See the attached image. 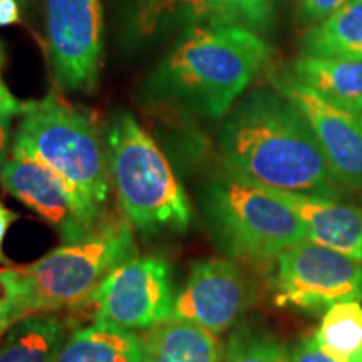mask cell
I'll list each match as a JSON object with an SVG mask.
<instances>
[{
	"mask_svg": "<svg viewBox=\"0 0 362 362\" xmlns=\"http://www.w3.org/2000/svg\"><path fill=\"white\" fill-rule=\"evenodd\" d=\"M225 170L262 187L337 198L346 192L300 111L277 89H257L216 134Z\"/></svg>",
	"mask_w": 362,
	"mask_h": 362,
	"instance_id": "6da1fadb",
	"label": "cell"
},
{
	"mask_svg": "<svg viewBox=\"0 0 362 362\" xmlns=\"http://www.w3.org/2000/svg\"><path fill=\"white\" fill-rule=\"evenodd\" d=\"M272 49L242 27L193 25L144 84L151 103L218 119L270 64Z\"/></svg>",
	"mask_w": 362,
	"mask_h": 362,
	"instance_id": "7a4b0ae2",
	"label": "cell"
},
{
	"mask_svg": "<svg viewBox=\"0 0 362 362\" xmlns=\"http://www.w3.org/2000/svg\"><path fill=\"white\" fill-rule=\"evenodd\" d=\"M12 143V158L42 163L103 215L110 198V170L96 119L56 94L25 103Z\"/></svg>",
	"mask_w": 362,
	"mask_h": 362,
	"instance_id": "3957f363",
	"label": "cell"
},
{
	"mask_svg": "<svg viewBox=\"0 0 362 362\" xmlns=\"http://www.w3.org/2000/svg\"><path fill=\"white\" fill-rule=\"evenodd\" d=\"M110 178L126 218L144 235L183 233L192 208L170 161L131 112H116L106 136Z\"/></svg>",
	"mask_w": 362,
	"mask_h": 362,
	"instance_id": "277c9868",
	"label": "cell"
},
{
	"mask_svg": "<svg viewBox=\"0 0 362 362\" xmlns=\"http://www.w3.org/2000/svg\"><path fill=\"white\" fill-rule=\"evenodd\" d=\"M203 208L220 250L245 264H272L307 238L305 225L274 188L228 170L206 185Z\"/></svg>",
	"mask_w": 362,
	"mask_h": 362,
	"instance_id": "5b68a950",
	"label": "cell"
},
{
	"mask_svg": "<svg viewBox=\"0 0 362 362\" xmlns=\"http://www.w3.org/2000/svg\"><path fill=\"white\" fill-rule=\"evenodd\" d=\"M131 226L128 220H103L79 242L64 243L34 264L17 267L27 315L83 304L116 267L136 255Z\"/></svg>",
	"mask_w": 362,
	"mask_h": 362,
	"instance_id": "8992f818",
	"label": "cell"
},
{
	"mask_svg": "<svg viewBox=\"0 0 362 362\" xmlns=\"http://www.w3.org/2000/svg\"><path fill=\"white\" fill-rule=\"evenodd\" d=\"M275 305L322 312L362 300V262L305 238L275 260L272 275Z\"/></svg>",
	"mask_w": 362,
	"mask_h": 362,
	"instance_id": "52a82bcc",
	"label": "cell"
},
{
	"mask_svg": "<svg viewBox=\"0 0 362 362\" xmlns=\"http://www.w3.org/2000/svg\"><path fill=\"white\" fill-rule=\"evenodd\" d=\"M173 304L168 264L160 257H133L116 267L79 307L94 324L134 332L170 320Z\"/></svg>",
	"mask_w": 362,
	"mask_h": 362,
	"instance_id": "ba28073f",
	"label": "cell"
},
{
	"mask_svg": "<svg viewBox=\"0 0 362 362\" xmlns=\"http://www.w3.org/2000/svg\"><path fill=\"white\" fill-rule=\"evenodd\" d=\"M47 45L52 74L67 90L93 93L103 61L99 0H47Z\"/></svg>",
	"mask_w": 362,
	"mask_h": 362,
	"instance_id": "9c48e42d",
	"label": "cell"
},
{
	"mask_svg": "<svg viewBox=\"0 0 362 362\" xmlns=\"http://www.w3.org/2000/svg\"><path fill=\"white\" fill-rule=\"evenodd\" d=\"M257 293L242 269L228 259H206L192 267L189 277L175 297L171 319L225 332L242 319Z\"/></svg>",
	"mask_w": 362,
	"mask_h": 362,
	"instance_id": "30bf717a",
	"label": "cell"
},
{
	"mask_svg": "<svg viewBox=\"0 0 362 362\" xmlns=\"http://www.w3.org/2000/svg\"><path fill=\"white\" fill-rule=\"evenodd\" d=\"M0 185L52 225L64 243L86 238L103 221V215L89 210L61 176L39 161L12 158L0 170Z\"/></svg>",
	"mask_w": 362,
	"mask_h": 362,
	"instance_id": "8fae6325",
	"label": "cell"
},
{
	"mask_svg": "<svg viewBox=\"0 0 362 362\" xmlns=\"http://www.w3.org/2000/svg\"><path fill=\"white\" fill-rule=\"evenodd\" d=\"M270 83L304 115L342 187L362 188L361 117L324 101L288 74H270Z\"/></svg>",
	"mask_w": 362,
	"mask_h": 362,
	"instance_id": "7c38bea8",
	"label": "cell"
},
{
	"mask_svg": "<svg viewBox=\"0 0 362 362\" xmlns=\"http://www.w3.org/2000/svg\"><path fill=\"white\" fill-rule=\"evenodd\" d=\"M275 0H139V29H156L163 21L189 25L242 27L264 34L274 24Z\"/></svg>",
	"mask_w": 362,
	"mask_h": 362,
	"instance_id": "4fadbf2b",
	"label": "cell"
},
{
	"mask_svg": "<svg viewBox=\"0 0 362 362\" xmlns=\"http://www.w3.org/2000/svg\"><path fill=\"white\" fill-rule=\"evenodd\" d=\"M307 228V238L362 262V210L337 198L275 189Z\"/></svg>",
	"mask_w": 362,
	"mask_h": 362,
	"instance_id": "5bb4252c",
	"label": "cell"
},
{
	"mask_svg": "<svg viewBox=\"0 0 362 362\" xmlns=\"http://www.w3.org/2000/svg\"><path fill=\"white\" fill-rule=\"evenodd\" d=\"M287 74L339 110L362 115V61L302 56Z\"/></svg>",
	"mask_w": 362,
	"mask_h": 362,
	"instance_id": "9a60e30c",
	"label": "cell"
},
{
	"mask_svg": "<svg viewBox=\"0 0 362 362\" xmlns=\"http://www.w3.org/2000/svg\"><path fill=\"white\" fill-rule=\"evenodd\" d=\"M141 346L143 362H223L216 334L178 319L144 330Z\"/></svg>",
	"mask_w": 362,
	"mask_h": 362,
	"instance_id": "2e32d148",
	"label": "cell"
},
{
	"mask_svg": "<svg viewBox=\"0 0 362 362\" xmlns=\"http://www.w3.org/2000/svg\"><path fill=\"white\" fill-rule=\"evenodd\" d=\"M56 362H143L141 336L107 324L76 330Z\"/></svg>",
	"mask_w": 362,
	"mask_h": 362,
	"instance_id": "e0dca14e",
	"label": "cell"
},
{
	"mask_svg": "<svg viewBox=\"0 0 362 362\" xmlns=\"http://www.w3.org/2000/svg\"><path fill=\"white\" fill-rule=\"evenodd\" d=\"M302 56L362 61V0H349L302 39Z\"/></svg>",
	"mask_w": 362,
	"mask_h": 362,
	"instance_id": "ac0fdd59",
	"label": "cell"
},
{
	"mask_svg": "<svg viewBox=\"0 0 362 362\" xmlns=\"http://www.w3.org/2000/svg\"><path fill=\"white\" fill-rule=\"evenodd\" d=\"M66 332L57 317H25L8 329L0 346V362H56L66 344Z\"/></svg>",
	"mask_w": 362,
	"mask_h": 362,
	"instance_id": "d6986e66",
	"label": "cell"
},
{
	"mask_svg": "<svg viewBox=\"0 0 362 362\" xmlns=\"http://www.w3.org/2000/svg\"><path fill=\"white\" fill-rule=\"evenodd\" d=\"M317 346L337 362L362 359V305L357 300L329 307L314 334Z\"/></svg>",
	"mask_w": 362,
	"mask_h": 362,
	"instance_id": "ffe728a7",
	"label": "cell"
},
{
	"mask_svg": "<svg viewBox=\"0 0 362 362\" xmlns=\"http://www.w3.org/2000/svg\"><path fill=\"white\" fill-rule=\"evenodd\" d=\"M223 362H292V356L269 330L242 324L226 341Z\"/></svg>",
	"mask_w": 362,
	"mask_h": 362,
	"instance_id": "44dd1931",
	"label": "cell"
},
{
	"mask_svg": "<svg viewBox=\"0 0 362 362\" xmlns=\"http://www.w3.org/2000/svg\"><path fill=\"white\" fill-rule=\"evenodd\" d=\"M25 288L17 269H0V324L12 327L25 319Z\"/></svg>",
	"mask_w": 362,
	"mask_h": 362,
	"instance_id": "7402d4cb",
	"label": "cell"
},
{
	"mask_svg": "<svg viewBox=\"0 0 362 362\" xmlns=\"http://www.w3.org/2000/svg\"><path fill=\"white\" fill-rule=\"evenodd\" d=\"M292 362H337L320 351L314 336L302 337L291 349Z\"/></svg>",
	"mask_w": 362,
	"mask_h": 362,
	"instance_id": "603a6c76",
	"label": "cell"
},
{
	"mask_svg": "<svg viewBox=\"0 0 362 362\" xmlns=\"http://www.w3.org/2000/svg\"><path fill=\"white\" fill-rule=\"evenodd\" d=\"M2 64H4V51L2 45H0V119L8 121L13 116H21L24 112V106L25 103H21L13 94L11 93V89L7 88L6 83L2 79Z\"/></svg>",
	"mask_w": 362,
	"mask_h": 362,
	"instance_id": "cb8c5ba5",
	"label": "cell"
},
{
	"mask_svg": "<svg viewBox=\"0 0 362 362\" xmlns=\"http://www.w3.org/2000/svg\"><path fill=\"white\" fill-rule=\"evenodd\" d=\"M349 0H300L302 12L309 21L320 22L337 12Z\"/></svg>",
	"mask_w": 362,
	"mask_h": 362,
	"instance_id": "d4e9b609",
	"label": "cell"
},
{
	"mask_svg": "<svg viewBox=\"0 0 362 362\" xmlns=\"http://www.w3.org/2000/svg\"><path fill=\"white\" fill-rule=\"evenodd\" d=\"M17 218H19V215H17L16 211H12L11 208H7L4 203H0V264L2 265L11 264V262L7 260V257L4 255L2 243H4V240H6L8 228H11L13 221H17Z\"/></svg>",
	"mask_w": 362,
	"mask_h": 362,
	"instance_id": "484cf974",
	"label": "cell"
},
{
	"mask_svg": "<svg viewBox=\"0 0 362 362\" xmlns=\"http://www.w3.org/2000/svg\"><path fill=\"white\" fill-rule=\"evenodd\" d=\"M21 21L19 0H0V25L17 24Z\"/></svg>",
	"mask_w": 362,
	"mask_h": 362,
	"instance_id": "4316f807",
	"label": "cell"
},
{
	"mask_svg": "<svg viewBox=\"0 0 362 362\" xmlns=\"http://www.w3.org/2000/svg\"><path fill=\"white\" fill-rule=\"evenodd\" d=\"M8 151V121L0 119V170L7 163Z\"/></svg>",
	"mask_w": 362,
	"mask_h": 362,
	"instance_id": "83f0119b",
	"label": "cell"
},
{
	"mask_svg": "<svg viewBox=\"0 0 362 362\" xmlns=\"http://www.w3.org/2000/svg\"><path fill=\"white\" fill-rule=\"evenodd\" d=\"M7 329H11V327H8V325H6V324H0V336H2V334L6 332Z\"/></svg>",
	"mask_w": 362,
	"mask_h": 362,
	"instance_id": "f1b7e54d",
	"label": "cell"
},
{
	"mask_svg": "<svg viewBox=\"0 0 362 362\" xmlns=\"http://www.w3.org/2000/svg\"><path fill=\"white\" fill-rule=\"evenodd\" d=\"M19 2H22V4H25V2H29V0H19Z\"/></svg>",
	"mask_w": 362,
	"mask_h": 362,
	"instance_id": "f546056e",
	"label": "cell"
},
{
	"mask_svg": "<svg viewBox=\"0 0 362 362\" xmlns=\"http://www.w3.org/2000/svg\"><path fill=\"white\" fill-rule=\"evenodd\" d=\"M361 210H362V200H361Z\"/></svg>",
	"mask_w": 362,
	"mask_h": 362,
	"instance_id": "4dcf8cb0",
	"label": "cell"
},
{
	"mask_svg": "<svg viewBox=\"0 0 362 362\" xmlns=\"http://www.w3.org/2000/svg\"><path fill=\"white\" fill-rule=\"evenodd\" d=\"M359 117H361V121H362V115H361V116H359Z\"/></svg>",
	"mask_w": 362,
	"mask_h": 362,
	"instance_id": "1f68e13d",
	"label": "cell"
},
{
	"mask_svg": "<svg viewBox=\"0 0 362 362\" xmlns=\"http://www.w3.org/2000/svg\"><path fill=\"white\" fill-rule=\"evenodd\" d=\"M0 346H2V342H0Z\"/></svg>",
	"mask_w": 362,
	"mask_h": 362,
	"instance_id": "d6a6232c",
	"label": "cell"
},
{
	"mask_svg": "<svg viewBox=\"0 0 362 362\" xmlns=\"http://www.w3.org/2000/svg\"><path fill=\"white\" fill-rule=\"evenodd\" d=\"M359 362H362V359H361V361H359Z\"/></svg>",
	"mask_w": 362,
	"mask_h": 362,
	"instance_id": "836d02e7",
	"label": "cell"
}]
</instances>
